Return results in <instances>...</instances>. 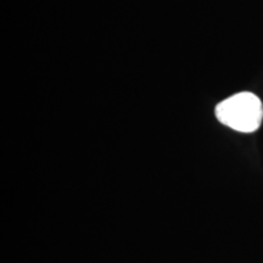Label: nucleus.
<instances>
[{
  "label": "nucleus",
  "mask_w": 263,
  "mask_h": 263,
  "mask_svg": "<svg viewBox=\"0 0 263 263\" xmlns=\"http://www.w3.org/2000/svg\"><path fill=\"white\" fill-rule=\"evenodd\" d=\"M215 112L217 120L224 126L240 133H254L261 127L263 105L257 95L241 91L219 103Z\"/></svg>",
  "instance_id": "obj_1"
}]
</instances>
